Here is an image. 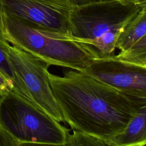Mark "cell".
<instances>
[{"instance_id":"6da1fadb","label":"cell","mask_w":146,"mask_h":146,"mask_svg":"<svg viewBox=\"0 0 146 146\" xmlns=\"http://www.w3.org/2000/svg\"><path fill=\"white\" fill-rule=\"evenodd\" d=\"M50 85L65 122L73 130L108 142L122 132L146 99L117 90L78 71L63 76L47 72Z\"/></svg>"},{"instance_id":"7a4b0ae2","label":"cell","mask_w":146,"mask_h":146,"mask_svg":"<svg viewBox=\"0 0 146 146\" xmlns=\"http://www.w3.org/2000/svg\"><path fill=\"white\" fill-rule=\"evenodd\" d=\"M3 21L5 37L9 43L50 66L83 72L99 58L92 46L69 32L42 27L4 13Z\"/></svg>"},{"instance_id":"3957f363","label":"cell","mask_w":146,"mask_h":146,"mask_svg":"<svg viewBox=\"0 0 146 146\" xmlns=\"http://www.w3.org/2000/svg\"><path fill=\"white\" fill-rule=\"evenodd\" d=\"M146 0H104L74 6L70 34L92 46L99 58L113 55L117 39Z\"/></svg>"},{"instance_id":"277c9868","label":"cell","mask_w":146,"mask_h":146,"mask_svg":"<svg viewBox=\"0 0 146 146\" xmlns=\"http://www.w3.org/2000/svg\"><path fill=\"white\" fill-rule=\"evenodd\" d=\"M0 127L19 143L63 144L70 130L10 90L0 95Z\"/></svg>"},{"instance_id":"5b68a950","label":"cell","mask_w":146,"mask_h":146,"mask_svg":"<svg viewBox=\"0 0 146 146\" xmlns=\"http://www.w3.org/2000/svg\"><path fill=\"white\" fill-rule=\"evenodd\" d=\"M7 54L29 101L55 120L65 123L50 85L47 76L50 65L14 46H8Z\"/></svg>"},{"instance_id":"8992f818","label":"cell","mask_w":146,"mask_h":146,"mask_svg":"<svg viewBox=\"0 0 146 146\" xmlns=\"http://www.w3.org/2000/svg\"><path fill=\"white\" fill-rule=\"evenodd\" d=\"M70 0H0L3 13L35 25L69 32Z\"/></svg>"},{"instance_id":"52a82bcc","label":"cell","mask_w":146,"mask_h":146,"mask_svg":"<svg viewBox=\"0 0 146 146\" xmlns=\"http://www.w3.org/2000/svg\"><path fill=\"white\" fill-rule=\"evenodd\" d=\"M83 72L117 90L146 99V67L121 61L113 55L95 59Z\"/></svg>"},{"instance_id":"ba28073f","label":"cell","mask_w":146,"mask_h":146,"mask_svg":"<svg viewBox=\"0 0 146 146\" xmlns=\"http://www.w3.org/2000/svg\"><path fill=\"white\" fill-rule=\"evenodd\" d=\"M108 143L112 146H144L146 144V106L138 111L122 132Z\"/></svg>"},{"instance_id":"9c48e42d","label":"cell","mask_w":146,"mask_h":146,"mask_svg":"<svg viewBox=\"0 0 146 146\" xmlns=\"http://www.w3.org/2000/svg\"><path fill=\"white\" fill-rule=\"evenodd\" d=\"M146 35V6L143 7L126 25L120 34L116 48L123 51Z\"/></svg>"},{"instance_id":"30bf717a","label":"cell","mask_w":146,"mask_h":146,"mask_svg":"<svg viewBox=\"0 0 146 146\" xmlns=\"http://www.w3.org/2000/svg\"><path fill=\"white\" fill-rule=\"evenodd\" d=\"M117 59L135 65L146 67V35L129 48L115 55Z\"/></svg>"},{"instance_id":"8fae6325","label":"cell","mask_w":146,"mask_h":146,"mask_svg":"<svg viewBox=\"0 0 146 146\" xmlns=\"http://www.w3.org/2000/svg\"><path fill=\"white\" fill-rule=\"evenodd\" d=\"M67 143L69 146H112L104 140L75 130L69 135Z\"/></svg>"},{"instance_id":"7c38bea8","label":"cell","mask_w":146,"mask_h":146,"mask_svg":"<svg viewBox=\"0 0 146 146\" xmlns=\"http://www.w3.org/2000/svg\"><path fill=\"white\" fill-rule=\"evenodd\" d=\"M9 45V43L6 40L5 37L3 13L0 7V66L5 64L7 62L6 50Z\"/></svg>"},{"instance_id":"4fadbf2b","label":"cell","mask_w":146,"mask_h":146,"mask_svg":"<svg viewBox=\"0 0 146 146\" xmlns=\"http://www.w3.org/2000/svg\"><path fill=\"white\" fill-rule=\"evenodd\" d=\"M19 142L0 127V146H19Z\"/></svg>"},{"instance_id":"5bb4252c","label":"cell","mask_w":146,"mask_h":146,"mask_svg":"<svg viewBox=\"0 0 146 146\" xmlns=\"http://www.w3.org/2000/svg\"><path fill=\"white\" fill-rule=\"evenodd\" d=\"M19 146H69L68 143L63 144L41 143H19Z\"/></svg>"},{"instance_id":"9a60e30c","label":"cell","mask_w":146,"mask_h":146,"mask_svg":"<svg viewBox=\"0 0 146 146\" xmlns=\"http://www.w3.org/2000/svg\"><path fill=\"white\" fill-rule=\"evenodd\" d=\"M11 90L7 80L0 71V95Z\"/></svg>"}]
</instances>
